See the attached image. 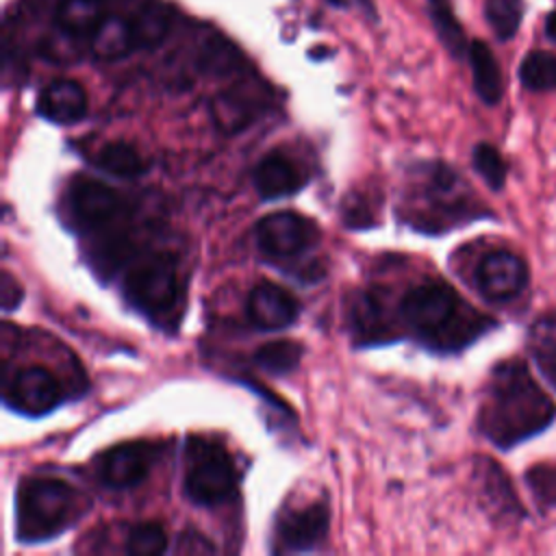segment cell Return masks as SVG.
I'll use <instances>...</instances> for the list:
<instances>
[{"label":"cell","mask_w":556,"mask_h":556,"mask_svg":"<svg viewBox=\"0 0 556 556\" xmlns=\"http://www.w3.org/2000/svg\"><path fill=\"white\" fill-rule=\"evenodd\" d=\"M556 419V402L534 380L521 358L491 367L478 408V432L497 450L508 452L539 434Z\"/></svg>","instance_id":"obj_1"},{"label":"cell","mask_w":556,"mask_h":556,"mask_svg":"<svg viewBox=\"0 0 556 556\" xmlns=\"http://www.w3.org/2000/svg\"><path fill=\"white\" fill-rule=\"evenodd\" d=\"M330 4H334V7H345L348 4V0H328Z\"/></svg>","instance_id":"obj_36"},{"label":"cell","mask_w":556,"mask_h":556,"mask_svg":"<svg viewBox=\"0 0 556 556\" xmlns=\"http://www.w3.org/2000/svg\"><path fill=\"white\" fill-rule=\"evenodd\" d=\"M476 478L480 497L489 515L500 523H519L526 517L519 495L515 493L506 471L491 458L476 460Z\"/></svg>","instance_id":"obj_13"},{"label":"cell","mask_w":556,"mask_h":556,"mask_svg":"<svg viewBox=\"0 0 556 556\" xmlns=\"http://www.w3.org/2000/svg\"><path fill=\"white\" fill-rule=\"evenodd\" d=\"M176 552H180V554H208V552H215V547L204 534H200L195 530H187V532L180 534Z\"/></svg>","instance_id":"obj_32"},{"label":"cell","mask_w":556,"mask_h":556,"mask_svg":"<svg viewBox=\"0 0 556 556\" xmlns=\"http://www.w3.org/2000/svg\"><path fill=\"white\" fill-rule=\"evenodd\" d=\"M122 289L139 313L159 321L172 315L182 295L174 256L169 252H148L139 256L128 267Z\"/></svg>","instance_id":"obj_6"},{"label":"cell","mask_w":556,"mask_h":556,"mask_svg":"<svg viewBox=\"0 0 556 556\" xmlns=\"http://www.w3.org/2000/svg\"><path fill=\"white\" fill-rule=\"evenodd\" d=\"M0 295H2V308H4L7 313L13 311V308L22 302L24 291H22L20 282H17L9 271L2 274V280H0Z\"/></svg>","instance_id":"obj_33"},{"label":"cell","mask_w":556,"mask_h":556,"mask_svg":"<svg viewBox=\"0 0 556 556\" xmlns=\"http://www.w3.org/2000/svg\"><path fill=\"white\" fill-rule=\"evenodd\" d=\"M154 458L156 450L146 441L119 443L98 458L96 473L109 489H130L146 480Z\"/></svg>","instance_id":"obj_10"},{"label":"cell","mask_w":556,"mask_h":556,"mask_svg":"<svg viewBox=\"0 0 556 556\" xmlns=\"http://www.w3.org/2000/svg\"><path fill=\"white\" fill-rule=\"evenodd\" d=\"M245 313L258 330H282L298 319L300 304L287 289L263 280L248 293Z\"/></svg>","instance_id":"obj_14"},{"label":"cell","mask_w":556,"mask_h":556,"mask_svg":"<svg viewBox=\"0 0 556 556\" xmlns=\"http://www.w3.org/2000/svg\"><path fill=\"white\" fill-rule=\"evenodd\" d=\"M328 534V506L311 502L304 508L285 513L276 523V543L280 552H311Z\"/></svg>","instance_id":"obj_12"},{"label":"cell","mask_w":556,"mask_h":556,"mask_svg":"<svg viewBox=\"0 0 556 556\" xmlns=\"http://www.w3.org/2000/svg\"><path fill=\"white\" fill-rule=\"evenodd\" d=\"M300 358H302V345L289 339L269 341L254 352V363L271 376H285L293 371Z\"/></svg>","instance_id":"obj_24"},{"label":"cell","mask_w":556,"mask_h":556,"mask_svg":"<svg viewBox=\"0 0 556 556\" xmlns=\"http://www.w3.org/2000/svg\"><path fill=\"white\" fill-rule=\"evenodd\" d=\"M400 311L408 328L441 352L465 350L497 326L493 317L476 311L443 280H424L410 287Z\"/></svg>","instance_id":"obj_2"},{"label":"cell","mask_w":556,"mask_h":556,"mask_svg":"<svg viewBox=\"0 0 556 556\" xmlns=\"http://www.w3.org/2000/svg\"><path fill=\"white\" fill-rule=\"evenodd\" d=\"M348 2H350V0H348ZM354 2H356L365 13H369L371 17L376 15V11H374V2H371V0H354Z\"/></svg>","instance_id":"obj_35"},{"label":"cell","mask_w":556,"mask_h":556,"mask_svg":"<svg viewBox=\"0 0 556 556\" xmlns=\"http://www.w3.org/2000/svg\"><path fill=\"white\" fill-rule=\"evenodd\" d=\"M521 15H523L521 0H486L484 2V17L491 30L495 33V37L502 41L510 39L517 33L521 24Z\"/></svg>","instance_id":"obj_29"},{"label":"cell","mask_w":556,"mask_h":556,"mask_svg":"<svg viewBox=\"0 0 556 556\" xmlns=\"http://www.w3.org/2000/svg\"><path fill=\"white\" fill-rule=\"evenodd\" d=\"M4 400L13 410L22 415L41 417L56 408L61 402V384L46 367L28 365L15 371L7 384Z\"/></svg>","instance_id":"obj_9"},{"label":"cell","mask_w":556,"mask_h":556,"mask_svg":"<svg viewBox=\"0 0 556 556\" xmlns=\"http://www.w3.org/2000/svg\"><path fill=\"white\" fill-rule=\"evenodd\" d=\"M104 17L102 0H61L54 11V24L70 39H91Z\"/></svg>","instance_id":"obj_19"},{"label":"cell","mask_w":556,"mask_h":556,"mask_svg":"<svg viewBox=\"0 0 556 556\" xmlns=\"http://www.w3.org/2000/svg\"><path fill=\"white\" fill-rule=\"evenodd\" d=\"M350 326L354 334L365 343L384 341L387 339L384 334L389 332V324H387L380 300L369 291L358 293L350 306Z\"/></svg>","instance_id":"obj_22"},{"label":"cell","mask_w":556,"mask_h":556,"mask_svg":"<svg viewBox=\"0 0 556 556\" xmlns=\"http://www.w3.org/2000/svg\"><path fill=\"white\" fill-rule=\"evenodd\" d=\"M526 348L543 380L556 391V311L539 315L528 326Z\"/></svg>","instance_id":"obj_17"},{"label":"cell","mask_w":556,"mask_h":556,"mask_svg":"<svg viewBox=\"0 0 556 556\" xmlns=\"http://www.w3.org/2000/svg\"><path fill=\"white\" fill-rule=\"evenodd\" d=\"M167 549V534L161 523L143 521L128 530L126 552L132 556H159Z\"/></svg>","instance_id":"obj_30"},{"label":"cell","mask_w":556,"mask_h":556,"mask_svg":"<svg viewBox=\"0 0 556 556\" xmlns=\"http://www.w3.org/2000/svg\"><path fill=\"white\" fill-rule=\"evenodd\" d=\"M317 239H319L317 224L293 211L269 213L256 224L258 248L267 256H276V258L302 254L304 250L315 245Z\"/></svg>","instance_id":"obj_8"},{"label":"cell","mask_w":556,"mask_h":556,"mask_svg":"<svg viewBox=\"0 0 556 556\" xmlns=\"http://www.w3.org/2000/svg\"><path fill=\"white\" fill-rule=\"evenodd\" d=\"M89 46H91V54L100 61H115L126 56L137 48L132 22L117 15L104 17V22L91 35Z\"/></svg>","instance_id":"obj_21"},{"label":"cell","mask_w":556,"mask_h":556,"mask_svg":"<svg viewBox=\"0 0 556 556\" xmlns=\"http://www.w3.org/2000/svg\"><path fill=\"white\" fill-rule=\"evenodd\" d=\"M471 165L491 191H502L508 176V163L491 143H476L471 150Z\"/></svg>","instance_id":"obj_26"},{"label":"cell","mask_w":556,"mask_h":556,"mask_svg":"<svg viewBox=\"0 0 556 556\" xmlns=\"http://www.w3.org/2000/svg\"><path fill=\"white\" fill-rule=\"evenodd\" d=\"M258 102L261 100L248 87L239 85V87H232L230 91L219 93L211 104V113L215 124L224 132H237L256 117Z\"/></svg>","instance_id":"obj_20"},{"label":"cell","mask_w":556,"mask_h":556,"mask_svg":"<svg viewBox=\"0 0 556 556\" xmlns=\"http://www.w3.org/2000/svg\"><path fill=\"white\" fill-rule=\"evenodd\" d=\"M519 80L530 91L556 89V54L545 50L528 52L519 65Z\"/></svg>","instance_id":"obj_25"},{"label":"cell","mask_w":556,"mask_h":556,"mask_svg":"<svg viewBox=\"0 0 556 556\" xmlns=\"http://www.w3.org/2000/svg\"><path fill=\"white\" fill-rule=\"evenodd\" d=\"M93 163L102 172L119 176V178H135L146 172L143 156L137 152V148H132L130 143H124V141H113V143H106L104 148H100Z\"/></svg>","instance_id":"obj_23"},{"label":"cell","mask_w":556,"mask_h":556,"mask_svg":"<svg viewBox=\"0 0 556 556\" xmlns=\"http://www.w3.org/2000/svg\"><path fill=\"white\" fill-rule=\"evenodd\" d=\"M306 182L304 169L282 152H269L254 169V187L261 198L276 200L300 191Z\"/></svg>","instance_id":"obj_16"},{"label":"cell","mask_w":556,"mask_h":556,"mask_svg":"<svg viewBox=\"0 0 556 556\" xmlns=\"http://www.w3.org/2000/svg\"><path fill=\"white\" fill-rule=\"evenodd\" d=\"M72 219L83 228H100L122 211V198L96 178H76L67 189Z\"/></svg>","instance_id":"obj_11"},{"label":"cell","mask_w":556,"mask_h":556,"mask_svg":"<svg viewBox=\"0 0 556 556\" xmlns=\"http://www.w3.org/2000/svg\"><path fill=\"white\" fill-rule=\"evenodd\" d=\"M430 4H432V7H437V4H447V0H430Z\"/></svg>","instance_id":"obj_37"},{"label":"cell","mask_w":556,"mask_h":556,"mask_svg":"<svg viewBox=\"0 0 556 556\" xmlns=\"http://www.w3.org/2000/svg\"><path fill=\"white\" fill-rule=\"evenodd\" d=\"M80 510L78 493L61 478H24L15 493V536L24 543L46 541L67 530Z\"/></svg>","instance_id":"obj_4"},{"label":"cell","mask_w":556,"mask_h":556,"mask_svg":"<svg viewBox=\"0 0 556 556\" xmlns=\"http://www.w3.org/2000/svg\"><path fill=\"white\" fill-rule=\"evenodd\" d=\"M37 113L54 124H76L87 113V93L72 78L48 83L37 98Z\"/></svg>","instance_id":"obj_15"},{"label":"cell","mask_w":556,"mask_h":556,"mask_svg":"<svg viewBox=\"0 0 556 556\" xmlns=\"http://www.w3.org/2000/svg\"><path fill=\"white\" fill-rule=\"evenodd\" d=\"M545 35H547L552 41H556V11H552V13L547 15V20H545Z\"/></svg>","instance_id":"obj_34"},{"label":"cell","mask_w":556,"mask_h":556,"mask_svg":"<svg viewBox=\"0 0 556 556\" xmlns=\"http://www.w3.org/2000/svg\"><path fill=\"white\" fill-rule=\"evenodd\" d=\"M237 467L224 445L191 437L185 447V493L198 506H217L237 491Z\"/></svg>","instance_id":"obj_5"},{"label":"cell","mask_w":556,"mask_h":556,"mask_svg":"<svg viewBox=\"0 0 556 556\" xmlns=\"http://www.w3.org/2000/svg\"><path fill=\"white\" fill-rule=\"evenodd\" d=\"M415 200L413 222L428 232H445L469 222L493 219L489 206L473 193L469 182L445 163H428Z\"/></svg>","instance_id":"obj_3"},{"label":"cell","mask_w":556,"mask_h":556,"mask_svg":"<svg viewBox=\"0 0 556 556\" xmlns=\"http://www.w3.org/2000/svg\"><path fill=\"white\" fill-rule=\"evenodd\" d=\"M132 22L137 48H152L161 43V39L169 30V11L156 2L143 7Z\"/></svg>","instance_id":"obj_27"},{"label":"cell","mask_w":556,"mask_h":556,"mask_svg":"<svg viewBox=\"0 0 556 556\" xmlns=\"http://www.w3.org/2000/svg\"><path fill=\"white\" fill-rule=\"evenodd\" d=\"M467 56H469L473 89H476L478 98L486 106L500 104V100L504 96V78H502L500 63H497L495 54L491 52V48L484 41L476 39L469 43Z\"/></svg>","instance_id":"obj_18"},{"label":"cell","mask_w":556,"mask_h":556,"mask_svg":"<svg viewBox=\"0 0 556 556\" xmlns=\"http://www.w3.org/2000/svg\"><path fill=\"white\" fill-rule=\"evenodd\" d=\"M430 15H432V24L437 28V35L443 41V46L447 48V52L456 59L467 54L469 43L465 39V33H463L458 20L450 11V7L447 4H437V7L430 9Z\"/></svg>","instance_id":"obj_31"},{"label":"cell","mask_w":556,"mask_h":556,"mask_svg":"<svg viewBox=\"0 0 556 556\" xmlns=\"http://www.w3.org/2000/svg\"><path fill=\"white\" fill-rule=\"evenodd\" d=\"M476 291L491 304H510L530 287V267L517 252L495 248L480 256L473 267Z\"/></svg>","instance_id":"obj_7"},{"label":"cell","mask_w":556,"mask_h":556,"mask_svg":"<svg viewBox=\"0 0 556 556\" xmlns=\"http://www.w3.org/2000/svg\"><path fill=\"white\" fill-rule=\"evenodd\" d=\"M526 486L541 510L556 508V463H534L523 473Z\"/></svg>","instance_id":"obj_28"}]
</instances>
